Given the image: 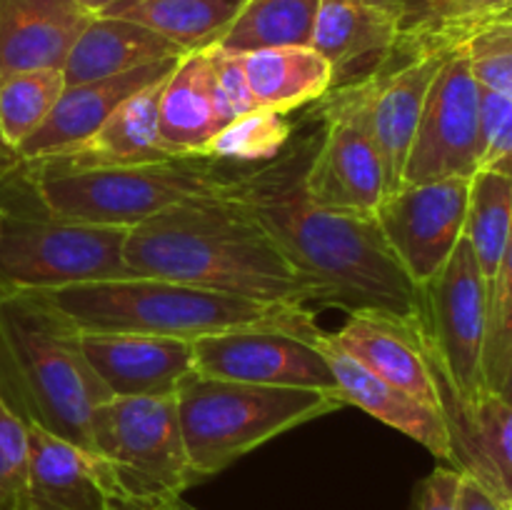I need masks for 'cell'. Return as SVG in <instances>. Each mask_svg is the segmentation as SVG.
<instances>
[{
  "instance_id": "obj_16",
  "label": "cell",
  "mask_w": 512,
  "mask_h": 510,
  "mask_svg": "<svg viewBox=\"0 0 512 510\" xmlns=\"http://www.w3.org/2000/svg\"><path fill=\"white\" fill-rule=\"evenodd\" d=\"M178 63L180 58H165L158 60V63L130 70V73L110 75V78L90 80V83L65 88L63 95L55 100L48 118L43 120V125L20 145L18 155H15L18 170L25 168V165L58 158V155L68 153L70 148L83 143V140H88L115 113V108L123 100L150 88V85L163 83Z\"/></svg>"
},
{
  "instance_id": "obj_18",
  "label": "cell",
  "mask_w": 512,
  "mask_h": 510,
  "mask_svg": "<svg viewBox=\"0 0 512 510\" xmlns=\"http://www.w3.org/2000/svg\"><path fill=\"white\" fill-rule=\"evenodd\" d=\"M400 30L363 0H320L310 48L333 68V88L365 83L395 60Z\"/></svg>"
},
{
  "instance_id": "obj_20",
  "label": "cell",
  "mask_w": 512,
  "mask_h": 510,
  "mask_svg": "<svg viewBox=\"0 0 512 510\" xmlns=\"http://www.w3.org/2000/svg\"><path fill=\"white\" fill-rule=\"evenodd\" d=\"M90 18L73 0H0V78L63 70Z\"/></svg>"
},
{
  "instance_id": "obj_43",
  "label": "cell",
  "mask_w": 512,
  "mask_h": 510,
  "mask_svg": "<svg viewBox=\"0 0 512 510\" xmlns=\"http://www.w3.org/2000/svg\"><path fill=\"white\" fill-rule=\"evenodd\" d=\"M495 20H512V5H510L508 10H503V13H500ZM495 20H493V23H495Z\"/></svg>"
},
{
  "instance_id": "obj_32",
  "label": "cell",
  "mask_w": 512,
  "mask_h": 510,
  "mask_svg": "<svg viewBox=\"0 0 512 510\" xmlns=\"http://www.w3.org/2000/svg\"><path fill=\"white\" fill-rule=\"evenodd\" d=\"M512 355V230L488 295V338H485V385L498 393Z\"/></svg>"
},
{
  "instance_id": "obj_7",
  "label": "cell",
  "mask_w": 512,
  "mask_h": 510,
  "mask_svg": "<svg viewBox=\"0 0 512 510\" xmlns=\"http://www.w3.org/2000/svg\"><path fill=\"white\" fill-rule=\"evenodd\" d=\"M110 510H168L195 483L175 398H110L90 418Z\"/></svg>"
},
{
  "instance_id": "obj_4",
  "label": "cell",
  "mask_w": 512,
  "mask_h": 510,
  "mask_svg": "<svg viewBox=\"0 0 512 510\" xmlns=\"http://www.w3.org/2000/svg\"><path fill=\"white\" fill-rule=\"evenodd\" d=\"M0 395L28 423L90 450V418L113 395L80 333L38 293L0 288Z\"/></svg>"
},
{
  "instance_id": "obj_41",
  "label": "cell",
  "mask_w": 512,
  "mask_h": 510,
  "mask_svg": "<svg viewBox=\"0 0 512 510\" xmlns=\"http://www.w3.org/2000/svg\"><path fill=\"white\" fill-rule=\"evenodd\" d=\"M498 395L505 400V403L512 405V355H510V363H508V373H505V380H503V385H500Z\"/></svg>"
},
{
  "instance_id": "obj_10",
  "label": "cell",
  "mask_w": 512,
  "mask_h": 510,
  "mask_svg": "<svg viewBox=\"0 0 512 510\" xmlns=\"http://www.w3.org/2000/svg\"><path fill=\"white\" fill-rule=\"evenodd\" d=\"M373 78L328 90L318 100V140L305 170V190L315 205L373 218L385 198V168L370 123Z\"/></svg>"
},
{
  "instance_id": "obj_2",
  "label": "cell",
  "mask_w": 512,
  "mask_h": 510,
  "mask_svg": "<svg viewBox=\"0 0 512 510\" xmlns=\"http://www.w3.org/2000/svg\"><path fill=\"white\" fill-rule=\"evenodd\" d=\"M125 265L133 275L175 280L260 303L325 305L268 230L230 195L185 200L128 230Z\"/></svg>"
},
{
  "instance_id": "obj_35",
  "label": "cell",
  "mask_w": 512,
  "mask_h": 510,
  "mask_svg": "<svg viewBox=\"0 0 512 510\" xmlns=\"http://www.w3.org/2000/svg\"><path fill=\"white\" fill-rule=\"evenodd\" d=\"M512 178V98L480 85V168Z\"/></svg>"
},
{
  "instance_id": "obj_13",
  "label": "cell",
  "mask_w": 512,
  "mask_h": 510,
  "mask_svg": "<svg viewBox=\"0 0 512 510\" xmlns=\"http://www.w3.org/2000/svg\"><path fill=\"white\" fill-rule=\"evenodd\" d=\"M470 178L400 185L380 200L373 218L415 288L440 273L465 233Z\"/></svg>"
},
{
  "instance_id": "obj_5",
  "label": "cell",
  "mask_w": 512,
  "mask_h": 510,
  "mask_svg": "<svg viewBox=\"0 0 512 510\" xmlns=\"http://www.w3.org/2000/svg\"><path fill=\"white\" fill-rule=\"evenodd\" d=\"M230 168L205 158H175L118 168H23L0 185H18L25 205L3 210L48 215L70 223L135 228L170 205L210 198L228 188Z\"/></svg>"
},
{
  "instance_id": "obj_44",
  "label": "cell",
  "mask_w": 512,
  "mask_h": 510,
  "mask_svg": "<svg viewBox=\"0 0 512 510\" xmlns=\"http://www.w3.org/2000/svg\"><path fill=\"white\" fill-rule=\"evenodd\" d=\"M0 235H3V208H0Z\"/></svg>"
},
{
  "instance_id": "obj_33",
  "label": "cell",
  "mask_w": 512,
  "mask_h": 510,
  "mask_svg": "<svg viewBox=\"0 0 512 510\" xmlns=\"http://www.w3.org/2000/svg\"><path fill=\"white\" fill-rule=\"evenodd\" d=\"M30 430L0 395V510L28 508Z\"/></svg>"
},
{
  "instance_id": "obj_31",
  "label": "cell",
  "mask_w": 512,
  "mask_h": 510,
  "mask_svg": "<svg viewBox=\"0 0 512 510\" xmlns=\"http://www.w3.org/2000/svg\"><path fill=\"white\" fill-rule=\"evenodd\" d=\"M295 133V123L285 113L255 108L225 123L213 140L203 148L200 158L215 163L260 165L273 160L285 150Z\"/></svg>"
},
{
  "instance_id": "obj_1",
  "label": "cell",
  "mask_w": 512,
  "mask_h": 510,
  "mask_svg": "<svg viewBox=\"0 0 512 510\" xmlns=\"http://www.w3.org/2000/svg\"><path fill=\"white\" fill-rule=\"evenodd\" d=\"M315 140L318 130L298 133L268 163L235 165L225 195L238 200L300 275L323 290L325 305L348 313L378 308L415 318L418 288L385 243L378 220L320 208L308 198L305 170Z\"/></svg>"
},
{
  "instance_id": "obj_38",
  "label": "cell",
  "mask_w": 512,
  "mask_h": 510,
  "mask_svg": "<svg viewBox=\"0 0 512 510\" xmlns=\"http://www.w3.org/2000/svg\"><path fill=\"white\" fill-rule=\"evenodd\" d=\"M458 510H510L508 503H500L495 495H490L478 480L460 473L458 488Z\"/></svg>"
},
{
  "instance_id": "obj_45",
  "label": "cell",
  "mask_w": 512,
  "mask_h": 510,
  "mask_svg": "<svg viewBox=\"0 0 512 510\" xmlns=\"http://www.w3.org/2000/svg\"><path fill=\"white\" fill-rule=\"evenodd\" d=\"M510 510H512V503H510Z\"/></svg>"
},
{
  "instance_id": "obj_26",
  "label": "cell",
  "mask_w": 512,
  "mask_h": 510,
  "mask_svg": "<svg viewBox=\"0 0 512 510\" xmlns=\"http://www.w3.org/2000/svg\"><path fill=\"white\" fill-rule=\"evenodd\" d=\"M258 108L290 115L308 103H318L333 88V68L328 60L305 48H268L238 53Z\"/></svg>"
},
{
  "instance_id": "obj_23",
  "label": "cell",
  "mask_w": 512,
  "mask_h": 510,
  "mask_svg": "<svg viewBox=\"0 0 512 510\" xmlns=\"http://www.w3.org/2000/svg\"><path fill=\"white\" fill-rule=\"evenodd\" d=\"M28 430L30 480L25 510H110L103 465L90 450L35 423H28Z\"/></svg>"
},
{
  "instance_id": "obj_30",
  "label": "cell",
  "mask_w": 512,
  "mask_h": 510,
  "mask_svg": "<svg viewBox=\"0 0 512 510\" xmlns=\"http://www.w3.org/2000/svg\"><path fill=\"white\" fill-rule=\"evenodd\" d=\"M512 230V178L478 170L470 178L468 218H465V238L473 248L475 260L480 265L488 295L493 290L500 260L508 248Z\"/></svg>"
},
{
  "instance_id": "obj_29",
  "label": "cell",
  "mask_w": 512,
  "mask_h": 510,
  "mask_svg": "<svg viewBox=\"0 0 512 510\" xmlns=\"http://www.w3.org/2000/svg\"><path fill=\"white\" fill-rule=\"evenodd\" d=\"M320 0H245L215 48L253 53L268 48H305L313 40Z\"/></svg>"
},
{
  "instance_id": "obj_9",
  "label": "cell",
  "mask_w": 512,
  "mask_h": 510,
  "mask_svg": "<svg viewBox=\"0 0 512 510\" xmlns=\"http://www.w3.org/2000/svg\"><path fill=\"white\" fill-rule=\"evenodd\" d=\"M418 298L440 405L445 400L473 405L488 393L483 368L488 338V285L465 235L440 273L418 288Z\"/></svg>"
},
{
  "instance_id": "obj_42",
  "label": "cell",
  "mask_w": 512,
  "mask_h": 510,
  "mask_svg": "<svg viewBox=\"0 0 512 510\" xmlns=\"http://www.w3.org/2000/svg\"><path fill=\"white\" fill-rule=\"evenodd\" d=\"M168 510H200V508H195V505L185 503V500H183V498H180V500H178V503H175V505H170V508H168Z\"/></svg>"
},
{
  "instance_id": "obj_15",
  "label": "cell",
  "mask_w": 512,
  "mask_h": 510,
  "mask_svg": "<svg viewBox=\"0 0 512 510\" xmlns=\"http://www.w3.org/2000/svg\"><path fill=\"white\" fill-rule=\"evenodd\" d=\"M80 348L113 398H175L195 373L193 340L80 333Z\"/></svg>"
},
{
  "instance_id": "obj_12",
  "label": "cell",
  "mask_w": 512,
  "mask_h": 510,
  "mask_svg": "<svg viewBox=\"0 0 512 510\" xmlns=\"http://www.w3.org/2000/svg\"><path fill=\"white\" fill-rule=\"evenodd\" d=\"M193 363L205 378L340 395L318 335L305 338L278 328L223 330L193 340Z\"/></svg>"
},
{
  "instance_id": "obj_8",
  "label": "cell",
  "mask_w": 512,
  "mask_h": 510,
  "mask_svg": "<svg viewBox=\"0 0 512 510\" xmlns=\"http://www.w3.org/2000/svg\"><path fill=\"white\" fill-rule=\"evenodd\" d=\"M128 230L120 225L70 223L25 210H3L0 288L45 293L133 275L125 265Z\"/></svg>"
},
{
  "instance_id": "obj_19",
  "label": "cell",
  "mask_w": 512,
  "mask_h": 510,
  "mask_svg": "<svg viewBox=\"0 0 512 510\" xmlns=\"http://www.w3.org/2000/svg\"><path fill=\"white\" fill-rule=\"evenodd\" d=\"M318 345L333 370L345 405H355L380 423L400 430L415 443L428 448L435 458L448 460V463L453 460V445H450V430L443 410L395 388L388 380L378 378L368 368L355 363L338 345H333L328 333L318 335Z\"/></svg>"
},
{
  "instance_id": "obj_22",
  "label": "cell",
  "mask_w": 512,
  "mask_h": 510,
  "mask_svg": "<svg viewBox=\"0 0 512 510\" xmlns=\"http://www.w3.org/2000/svg\"><path fill=\"white\" fill-rule=\"evenodd\" d=\"M163 83L150 85V88L123 100L115 108V113L88 140L70 148L68 153L58 155L53 160H45V163L25 165V168L85 170L175 160L173 153L165 148L163 138H160L158 103Z\"/></svg>"
},
{
  "instance_id": "obj_21",
  "label": "cell",
  "mask_w": 512,
  "mask_h": 510,
  "mask_svg": "<svg viewBox=\"0 0 512 510\" xmlns=\"http://www.w3.org/2000/svg\"><path fill=\"white\" fill-rule=\"evenodd\" d=\"M450 430V468L478 480L500 503H512V405L498 393H485L473 405L445 400Z\"/></svg>"
},
{
  "instance_id": "obj_40",
  "label": "cell",
  "mask_w": 512,
  "mask_h": 510,
  "mask_svg": "<svg viewBox=\"0 0 512 510\" xmlns=\"http://www.w3.org/2000/svg\"><path fill=\"white\" fill-rule=\"evenodd\" d=\"M73 3L78 5V8H83L85 13L100 15L105 8H110L113 3H118V0H73Z\"/></svg>"
},
{
  "instance_id": "obj_34",
  "label": "cell",
  "mask_w": 512,
  "mask_h": 510,
  "mask_svg": "<svg viewBox=\"0 0 512 510\" xmlns=\"http://www.w3.org/2000/svg\"><path fill=\"white\" fill-rule=\"evenodd\" d=\"M463 45L478 83L512 98V20L483 25Z\"/></svg>"
},
{
  "instance_id": "obj_3",
  "label": "cell",
  "mask_w": 512,
  "mask_h": 510,
  "mask_svg": "<svg viewBox=\"0 0 512 510\" xmlns=\"http://www.w3.org/2000/svg\"><path fill=\"white\" fill-rule=\"evenodd\" d=\"M78 333H135L198 340L235 328H278L315 338L308 308L260 303L153 275L93 280L38 293Z\"/></svg>"
},
{
  "instance_id": "obj_39",
  "label": "cell",
  "mask_w": 512,
  "mask_h": 510,
  "mask_svg": "<svg viewBox=\"0 0 512 510\" xmlns=\"http://www.w3.org/2000/svg\"><path fill=\"white\" fill-rule=\"evenodd\" d=\"M363 3H368L370 8H375L378 13L393 18L395 23H400V15H403L405 8V0H363Z\"/></svg>"
},
{
  "instance_id": "obj_36",
  "label": "cell",
  "mask_w": 512,
  "mask_h": 510,
  "mask_svg": "<svg viewBox=\"0 0 512 510\" xmlns=\"http://www.w3.org/2000/svg\"><path fill=\"white\" fill-rule=\"evenodd\" d=\"M208 60L210 90H213L215 108H218L223 123H230L238 115H245L258 108L253 95H250L238 53H228V50H220L213 45V48H208Z\"/></svg>"
},
{
  "instance_id": "obj_24",
  "label": "cell",
  "mask_w": 512,
  "mask_h": 510,
  "mask_svg": "<svg viewBox=\"0 0 512 510\" xmlns=\"http://www.w3.org/2000/svg\"><path fill=\"white\" fill-rule=\"evenodd\" d=\"M185 50L163 35L123 18L93 15L70 48L63 65L65 88L123 75L165 58H183Z\"/></svg>"
},
{
  "instance_id": "obj_25",
  "label": "cell",
  "mask_w": 512,
  "mask_h": 510,
  "mask_svg": "<svg viewBox=\"0 0 512 510\" xmlns=\"http://www.w3.org/2000/svg\"><path fill=\"white\" fill-rule=\"evenodd\" d=\"M160 138L173 158H200L223 128L210 90L208 48L185 53L160 88Z\"/></svg>"
},
{
  "instance_id": "obj_14",
  "label": "cell",
  "mask_w": 512,
  "mask_h": 510,
  "mask_svg": "<svg viewBox=\"0 0 512 510\" xmlns=\"http://www.w3.org/2000/svg\"><path fill=\"white\" fill-rule=\"evenodd\" d=\"M328 338L370 373L443 410L420 313L403 318L378 308L353 310Z\"/></svg>"
},
{
  "instance_id": "obj_37",
  "label": "cell",
  "mask_w": 512,
  "mask_h": 510,
  "mask_svg": "<svg viewBox=\"0 0 512 510\" xmlns=\"http://www.w3.org/2000/svg\"><path fill=\"white\" fill-rule=\"evenodd\" d=\"M460 470L435 468L423 483L418 485L415 510H458Z\"/></svg>"
},
{
  "instance_id": "obj_28",
  "label": "cell",
  "mask_w": 512,
  "mask_h": 510,
  "mask_svg": "<svg viewBox=\"0 0 512 510\" xmlns=\"http://www.w3.org/2000/svg\"><path fill=\"white\" fill-rule=\"evenodd\" d=\"M63 70H30L0 78V183L18 170L20 145L43 125L63 95Z\"/></svg>"
},
{
  "instance_id": "obj_6",
  "label": "cell",
  "mask_w": 512,
  "mask_h": 510,
  "mask_svg": "<svg viewBox=\"0 0 512 510\" xmlns=\"http://www.w3.org/2000/svg\"><path fill=\"white\" fill-rule=\"evenodd\" d=\"M175 403L185 453L200 480L295 425L335 413L345 400L323 390L235 383L193 373L178 390Z\"/></svg>"
},
{
  "instance_id": "obj_17",
  "label": "cell",
  "mask_w": 512,
  "mask_h": 510,
  "mask_svg": "<svg viewBox=\"0 0 512 510\" xmlns=\"http://www.w3.org/2000/svg\"><path fill=\"white\" fill-rule=\"evenodd\" d=\"M453 50V48H450ZM450 50L395 58L370 88V123L385 168V195L403 185L405 160L423 115L425 98Z\"/></svg>"
},
{
  "instance_id": "obj_11",
  "label": "cell",
  "mask_w": 512,
  "mask_h": 510,
  "mask_svg": "<svg viewBox=\"0 0 512 510\" xmlns=\"http://www.w3.org/2000/svg\"><path fill=\"white\" fill-rule=\"evenodd\" d=\"M480 168V83L465 45L450 50L425 98L403 185L473 178Z\"/></svg>"
},
{
  "instance_id": "obj_27",
  "label": "cell",
  "mask_w": 512,
  "mask_h": 510,
  "mask_svg": "<svg viewBox=\"0 0 512 510\" xmlns=\"http://www.w3.org/2000/svg\"><path fill=\"white\" fill-rule=\"evenodd\" d=\"M245 0H118L100 15L138 23L185 53L218 45Z\"/></svg>"
}]
</instances>
